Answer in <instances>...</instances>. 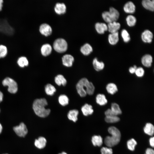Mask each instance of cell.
<instances>
[{"mask_svg": "<svg viewBox=\"0 0 154 154\" xmlns=\"http://www.w3.org/2000/svg\"><path fill=\"white\" fill-rule=\"evenodd\" d=\"M95 28L97 32L100 34H103L108 30L107 25L105 23H97Z\"/></svg>", "mask_w": 154, "mask_h": 154, "instance_id": "ac0fdd59", "label": "cell"}, {"mask_svg": "<svg viewBox=\"0 0 154 154\" xmlns=\"http://www.w3.org/2000/svg\"><path fill=\"white\" fill-rule=\"evenodd\" d=\"M153 37L152 33L149 30H146L142 33L141 38L144 42L150 43L152 41Z\"/></svg>", "mask_w": 154, "mask_h": 154, "instance_id": "30bf717a", "label": "cell"}, {"mask_svg": "<svg viewBox=\"0 0 154 154\" xmlns=\"http://www.w3.org/2000/svg\"><path fill=\"white\" fill-rule=\"evenodd\" d=\"M96 101L98 104L102 106L106 105L108 102L105 96L102 94H99L97 95Z\"/></svg>", "mask_w": 154, "mask_h": 154, "instance_id": "83f0119b", "label": "cell"}, {"mask_svg": "<svg viewBox=\"0 0 154 154\" xmlns=\"http://www.w3.org/2000/svg\"><path fill=\"white\" fill-rule=\"evenodd\" d=\"M55 83L58 86L62 85L65 86L67 83V81L65 78L62 75L59 74L56 76L54 78Z\"/></svg>", "mask_w": 154, "mask_h": 154, "instance_id": "4316f807", "label": "cell"}, {"mask_svg": "<svg viewBox=\"0 0 154 154\" xmlns=\"http://www.w3.org/2000/svg\"><path fill=\"white\" fill-rule=\"evenodd\" d=\"M111 109L115 116H117L122 113L119 106L116 103H113L112 104Z\"/></svg>", "mask_w": 154, "mask_h": 154, "instance_id": "1f68e13d", "label": "cell"}, {"mask_svg": "<svg viewBox=\"0 0 154 154\" xmlns=\"http://www.w3.org/2000/svg\"><path fill=\"white\" fill-rule=\"evenodd\" d=\"M108 30L111 33L117 32L120 27V24L116 21L108 23L107 25Z\"/></svg>", "mask_w": 154, "mask_h": 154, "instance_id": "7c38bea8", "label": "cell"}, {"mask_svg": "<svg viewBox=\"0 0 154 154\" xmlns=\"http://www.w3.org/2000/svg\"><path fill=\"white\" fill-rule=\"evenodd\" d=\"M58 154H67L66 153L64 152H63L61 153H59Z\"/></svg>", "mask_w": 154, "mask_h": 154, "instance_id": "7dc6e473", "label": "cell"}, {"mask_svg": "<svg viewBox=\"0 0 154 154\" xmlns=\"http://www.w3.org/2000/svg\"><path fill=\"white\" fill-rule=\"evenodd\" d=\"M2 130V127L1 124L0 123V134L1 133Z\"/></svg>", "mask_w": 154, "mask_h": 154, "instance_id": "bcb514c9", "label": "cell"}, {"mask_svg": "<svg viewBox=\"0 0 154 154\" xmlns=\"http://www.w3.org/2000/svg\"><path fill=\"white\" fill-rule=\"evenodd\" d=\"M106 89L107 92L111 94H114L118 90L116 85L112 83H109L107 85Z\"/></svg>", "mask_w": 154, "mask_h": 154, "instance_id": "f546056e", "label": "cell"}, {"mask_svg": "<svg viewBox=\"0 0 154 154\" xmlns=\"http://www.w3.org/2000/svg\"><path fill=\"white\" fill-rule=\"evenodd\" d=\"M81 110L83 114L85 116L92 114L94 112L92 106L88 104H86L83 106Z\"/></svg>", "mask_w": 154, "mask_h": 154, "instance_id": "e0dca14e", "label": "cell"}, {"mask_svg": "<svg viewBox=\"0 0 154 154\" xmlns=\"http://www.w3.org/2000/svg\"><path fill=\"white\" fill-rule=\"evenodd\" d=\"M135 73L137 77H142L144 74V70L142 68L139 67L136 68Z\"/></svg>", "mask_w": 154, "mask_h": 154, "instance_id": "f35d334b", "label": "cell"}, {"mask_svg": "<svg viewBox=\"0 0 154 154\" xmlns=\"http://www.w3.org/2000/svg\"><path fill=\"white\" fill-rule=\"evenodd\" d=\"M119 15V14L118 11L112 7L110 8L109 11H104L102 14L103 19L108 23L116 21L118 19Z\"/></svg>", "mask_w": 154, "mask_h": 154, "instance_id": "277c9868", "label": "cell"}, {"mask_svg": "<svg viewBox=\"0 0 154 154\" xmlns=\"http://www.w3.org/2000/svg\"><path fill=\"white\" fill-rule=\"evenodd\" d=\"M135 9V7L134 3L131 1H129L126 3L123 7V10L126 13H133Z\"/></svg>", "mask_w": 154, "mask_h": 154, "instance_id": "4fadbf2b", "label": "cell"}, {"mask_svg": "<svg viewBox=\"0 0 154 154\" xmlns=\"http://www.w3.org/2000/svg\"><path fill=\"white\" fill-rule=\"evenodd\" d=\"M145 154H154V150L151 148H147L145 150Z\"/></svg>", "mask_w": 154, "mask_h": 154, "instance_id": "60d3db41", "label": "cell"}, {"mask_svg": "<svg viewBox=\"0 0 154 154\" xmlns=\"http://www.w3.org/2000/svg\"><path fill=\"white\" fill-rule=\"evenodd\" d=\"M137 144L136 141L134 139H131L127 141V148L129 150L133 151L135 149V147Z\"/></svg>", "mask_w": 154, "mask_h": 154, "instance_id": "d6a6232c", "label": "cell"}, {"mask_svg": "<svg viewBox=\"0 0 154 154\" xmlns=\"http://www.w3.org/2000/svg\"><path fill=\"white\" fill-rule=\"evenodd\" d=\"M143 6L145 9L153 11L154 10V1L153 0H143L142 2Z\"/></svg>", "mask_w": 154, "mask_h": 154, "instance_id": "cb8c5ba5", "label": "cell"}, {"mask_svg": "<svg viewBox=\"0 0 154 154\" xmlns=\"http://www.w3.org/2000/svg\"><path fill=\"white\" fill-rule=\"evenodd\" d=\"M52 48L51 45L48 43L42 44L40 47V51L41 54L44 56L49 55L51 52Z\"/></svg>", "mask_w": 154, "mask_h": 154, "instance_id": "8fae6325", "label": "cell"}, {"mask_svg": "<svg viewBox=\"0 0 154 154\" xmlns=\"http://www.w3.org/2000/svg\"><path fill=\"white\" fill-rule=\"evenodd\" d=\"M74 60L73 56L70 54H66L64 55L62 57L63 64L67 67L71 66Z\"/></svg>", "mask_w": 154, "mask_h": 154, "instance_id": "9c48e42d", "label": "cell"}, {"mask_svg": "<svg viewBox=\"0 0 154 154\" xmlns=\"http://www.w3.org/2000/svg\"><path fill=\"white\" fill-rule=\"evenodd\" d=\"M93 65L94 69L97 71L102 70L104 67V63L102 62L98 61L97 58L94 59L93 61Z\"/></svg>", "mask_w": 154, "mask_h": 154, "instance_id": "484cf974", "label": "cell"}, {"mask_svg": "<svg viewBox=\"0 0 154 154\" xmlns=\"http://www.w3.org/2000/svg\"><path fill=\"white\" fill-rule=\"evenodd\" d=\"M18 65L21 68L28 66L29 62L27 58L25 56H21L18 58L17 61Z\"/></svg>", "mask_w": 154, "mask_h": 154, "instance_id": "603a6c76", "label": "cell"}, {"mask_svg": "<svg viewBox=\"0 0 154 154\" xmlns=\"http://www.w3.org/2000/svg\"><path fill=\"white\" fill-rule=\"evenodd\" d=\"M126 21L127 25L130 27L134 26L136 22L135 17L131 15L127 16L126 18Z\"/></svg>", "mask_w": 154, "mask_h": 154, "instance_id": "836d02e7", "label": "cell"}, {"mask_svg": "<svg viewBox=\"0 0 154 154\" xmlns=\"http://www.w3.org/2000/svg\"><path fill=\"white\" fill-rule=\"evenodd\" d=\"M53 46L54 49L57 52L62 53L67 49L68 44L64 38H59L54 41Z\"/></svg>", "mask_w": 154, "mask_h": 154, "instance_id": "5b68a950", "label": "cell"}, {"mask_svg": "<svg viewBox=\"0 0 154 154\" xmlns=\"http://www.w3.org/2000/svg\"><path fill=\"white\" fill-rule=\"evenodd\" d=\"M38 30L41 34L46 36L50 35L52 32V29L50 26L45 23L40 25Z\"/></svg>", "mask_w": 154, "mask_h": 154, "instance_id": "ba28073f", "label": "cell"}, {"mask_svg": "<svg viewBox=\"0 0 154 154\" xmlns=\"http://www.w3.org/2000/svg\"><path fill=\"white\" fill-rule=\"evenodd\" d=\"M3 2V0H0V12L2 10Z\"/></svg>", "mask_w": 154, "mask_h": 154, "instance_id": "ee69618b", "label": "cell"}, {"mask_svg": "<svg viewBox=\"0 0 154 154\" xmlns=\"http://www.w3.org/2000/svg\"><path fill=\"white\" fill-rule=\"evenodd\" d=\"M145 133L147 135L152 136L154 134V127L153 125L150 123H147L143 128Z\"/></svg>", "mask_w": 154, "mask_h": 154, "instance_id": "ffe728a7", "label": "cell"}, {"mask_svg": "<svg viewBox=\"0 0 154 154\" xmlns=\"http://www.w3.org/2000/svg\"><path fill=\"white\" fill-rule=\"evenodd\" d=\"M8 154L6 153V154Z\"/></svg>", "mask_w": 154, "mask_h": 154, "instance_id": "c3c4849f", "label": "cell"}, {"mask_svg": "<svg viewBox=\"0 0 154 154\" xmlns=\"http://www.w3.org/2000/svg\"><path fill=\"white\" fill-rule=\"evenodd\" d=\"M150 146L152 147L154 146V137H151L149 140Z\"/></svg>", "mask_w": 154, "mask_h": 154, "instance_id": "7bdbcfd3", "label": "cell"}, {"mask_svg": "<svg viewBox=\"0 0 154 154\" xmlns=\"http://www.w3.org/2000/svg\"><path fill=\"white\" fill-rule=\"evenodd\" d=\"M13 129L19 136L25 137L28 133V130L26 125L23 122L18 126L13 127Z\"/></svg>", "mask_w": 154, "mask_h": 154, "instance_id": "52a82bcc", "label": "cell"}, {"mask_svg": "<svg viewBox=\"0 0 154 154\" xmlns=\"http://www.w3.org/2000/svg\"><path fill=\"white\" fill-rule=\"evenodd\" d=\"M105 120L107 123H113L118 122L120 120V118L117 116H113L106 117Z\"/></svg>", "mask_w": 154, "mask_h": 154, "instance_id": "e575fe53", "label": "cell"}, {"mask_svg": "<svg viewBox=\"0 0 154 154\" xmlns=\"http://www.w3.org/2000/svg\"><path fill=\"white\" fill-rule=\"evenodd\" d=\"M45 91L47 95L52 96L54 94L56 90L55 87L52 85L48 84L45 86Z\"/></svg>", "mask_w": 154, "mask_h": 154, "instance_id": "f1b7e54d", "label": "cell"}, {"mask_svg": "<svg viewBox=\"0 0 154 154\" xmlns=\"http://www.w3.org/2000/svg\"><path fill=\"white\" fill-rule=\"evenodd\" d=\"M2 83L4 86H8V90L10 93L15 94L17 92V84L12 79L9 77L6 78L3 81Z\"/></svg>", "mask_w": 154, "mask_h": 154, "instance_id": "8992f818", "label": "cell"}, {"mask_svg": "<svg viewBox=\"0 0 154 154\" xmlns=\"http://www.w3.org/2000/svg\"><path fill=\"white\" fill-rule=\"evenodd\" d=\"M91 141L94 146L100 147L103 143V139L100 135H94L92 137Z\"/></svg>", "mask_w": 154, "mask_h": 154, "instance_id": "d6986e66", "label": "cell"}, {"mask_svg": "<svg viewBox=\"0 0 154 154\" xmlns=\"http://www.w3.org/2000/svg\"><path fill=\"white\" fill-rule=\"evenodd\" d=\"M58 101L61 105L65 106L68 104L69 99L66 95L64 94H62L59 96L58 98Z\"/></svg>", "mask_w": 154, "mask_h": 154, "instance_id": "4dcf8cb0", "label": "cell"}, {"mask_svg": "<svg viewBox=\"0 0 154 154\" xmlns=\"http://www.w3.org/2000/svg\"><path fill=\"white\" fill-rule=\"evenodd\" d=\"M105 114L106 117L110 116H115L111 109H108L105 112Z\"/></svg>", "mask_w": 154, "mask_h": 154, "instance_id": "ab89813d", "label": "cell"}, {"mask_svg": "<svg viewBox=\"0 0 154 154\" xmlns=\"http://www.w3.org/2000/svg\"><path fill=\"white\" fill-rule=\"evenodd\" d=\"M8 53L7 48L6 46L3 45H0V58H5Z\"/></svg>", "mask_w": 154, "mask_h": 154, "instance_id": "d590c367", "label": "cell"}, {"mask_svg": "<svg viewBox=\"0 0 154 154\" xmlns=\"http://www.w3.org/2000/svg\"><path fill=\"white\" fill-rule=\"evenodd\" d=\"M80 50L83 54L88 55L92 52L93 49L90 44L88 43H86L81 47Z\"/></svg>", "mask_w": 154, "mask_h": 154, "instance_id": "d4e9b609", "label": "cell"}, {"mask_svg": "<svg viewBox=\"0 0 154 154\" xmlns=\"http://www.w3.org/2000/svg\"><path fill=\"white\" fill-rule=\"evenodd\" d=\"M79 114L78 111L76 109L70 110L68 113L67 117L68 119L74 122H76L78 120V116Z\"/></svg>", "mask_w": 154, "mask_h": 154, "instance_id": "7402d4cb", "label": "cell"}, {"mask_svg": "<svg viewBox=\"0 0 154 154\" xmlns=\"http://www.w3.org/2000/svg\"><path fill=\"white\" fill-rule=\"evenodd\" d=\"M76 89L78 94L81 97L85 96L87 94L92 95L95 87L93 83L86 78L80 80L76 85Z\"/></svg>", "mask_w": 154, "mask_h": 154, "instance_id": "6da1fadb", "label": "cell"}, {"mask_svg": "<svg viewBox=\"0 0 154 154\" xmlns=\"http://www.w3.org/2000/svg\"><path fill=\"white\" fill-rule=\"evenodd\" d=\"M101 154H113V151L111 147H103L100 149Z\"/></svg>", "mask_w": 154, "mask_h": 154, "instance_id": "74e56055", "label": "cell"}, {"mask_svg": "<svg viewBox=\"0 0 154 154\" xmlns=\"http://www.w3.org/2000/svg\"><path fill=\"white\" fill-rule=\"evenodd\" d=\"M3 93L0 91V102L3 100Z\"/></svg>", "mask_w": 154, "mask_h": 154, "instance_id": "f6af8a7d", "label": "cell"}, {"mask_svg": "<svg viewBox=\"0 0 154 154\" xmlns=\"http://www.w3.org/2000/svg\"><path fill=\"white\" fill-rule=\"evenodd\" d=\"M153 58L152 56L148 54L143 56L141 59L142 64L145 67H149L151 65Z\"/></svg>", "mask_w": 154, "mask_h": 154, "instance_id": "5bb4252c", "label": "cell"}, {"mask_svg": "<svg viewBox=\"0 0 154 154\" xmlns=\"http://www.w3.org/2000/svg\"><path fill=\"white\" fill-rule=\"evenodd\" d=\"M119 34L118 32L111 33L108 35V40L109 43L112 45L116 44L119 40Z\"/></svg>", "mask_w": 154, "mask_h": 154, "instance_id": "44dd1931", "label": "cell"}, {"mask_svg": "<svg viewBox=\"0 0 154 154\" xmlns=\"http://www.w3.org/2000/svg\"><path fill=\"white\" fill-rule=\"evenodd\" d=\"M137 68L136 65H134L133 67H131L129 69V71L131 74H133L135 73V70Z\"/></svg>", "mask_w": 154, "mask_h": 154, "instance_id": "b9f144b4", "label": "cell"}, {"mask_svg": "<svg viewBox=\"0 0 154 154\" xmlns=\"http://www.w3.org/2000/svg\"><path fill=\"white\" fill-rule=\"evenodd\" d=\"M47 105V102L45 98L37 99L33 102V109L37 116L41 117H45L47 116L50 112V109L45 108Z\"/></svg>", "mask_w": 154, "mask_h": 154, "instance_id": "7a4b0ae2", "label": "cell"}, {"mask_svg": "<svg viewBox=\"0 0 154 154\" xmlns=\"http://www.w3.org/2000/svg\"><path fill=\"white\" fill-rule=\"evenodd\" d=\"M46 140L44 137H40L35 140L34 144L38 148L42 149L44 148L46 143Z\"/></svg>", "mask_w": 154, "mask_h": 154, "instance_id": "9a60e30c", "label": "cell"}, {"mask_svg": "<svg viewBox=\"0 0 154 154\" xmlns=\"http://www.w3.org/2000/svg\"><path fill=\"white\" fill-rule=\"evenodd\" d=\"M54 10L58 14H63L66 11V6L63 3H57L54 6Z\"/></svg>", "mask_w": 154, "mask_h": 154, "instance_id": "2e32d148", "label": "cell"}, {"mask_svg": "<svg viewBox=\"0 0 154 154\" xmlns=\"http://www.w3.org/2000/svg\"><path fill=\"white\" fill-rule=\"evenodd\" d=\"M121 37L123 41L125 42H129L130 39L129 35L128 32L125 29H123L121 33Z\"/></svg>", "mask_w": 154, "mask_h": 154, "instance_id": "8d00e7d4", "label": "cell"}, {"mask_svg": "<svg viewBox=\"0 0 154 154\" xmlns=\"http://www.w3.org/2000/svg\"><path fill=\"white\" fill-rule=\"evenodd\" d=\"M108 131L111 136L106 137L104 139V143L107 147H111L116 145L119 142L121 133L120 131L114 126L109 127Z\"/></svg>", "mask_w": 154, "mask_h": 154, "instance_id": "3957f363", "label": "cell"}]
</instances>
